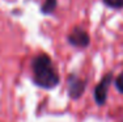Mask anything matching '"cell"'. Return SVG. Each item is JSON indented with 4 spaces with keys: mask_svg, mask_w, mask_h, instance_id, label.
<instances>
[{
    "mask_svg": "<svg viewBox=\"0 0 123 122\" xmlns=\"http://www.w3.org/2000/svg\"><path fill=\"white\" fill-rule=\"evenodd\" d=\"M113 81V75L111 72H109L107 75H105L101 79V81L97 84V87L94 88V100L98 105H104L106 103V97H107V91L109 87Z\"/></svg>",
    "mask_w": 123,
    "mask_h": 122,
    "instance_id": "obj_2",
    "label": "cell"
},
{
    "mask_svg": "<svg viewBox=\"0 0 123 122\" xmlns=\"http://www.w3.org/2000/svg\"><path fill=\"white\" fill-rule=\"evenodd\" d=\"M104 1L111 8H123V0H104Z\"/></svg>",
    "mask_w": 123,
    "mask_h": 122,
    "instance_id": "obj_6",
    "label": "cell"
},
{
    "mask_svg": "<svg viewBox=\"0 0 123 122\" xmlns=\"http://www.w3.org/2000/svg\"><path fill=\"white\" fill-rule=\"evenodd\" d=\"M68 41L71 45L77 46V47H86L90 42V38L88 33L81 28H74L68 36Z\"/></svg>",
    "mask_w": 123,
    "mask_h": 122,
    "instance_id": "obj_3",
    "label": "cell"
},
{
    "mask_svg": "<svg viewBox=\"0 0 123 122\" xmlns=\"http://www.w3.org/2000/svg\"><path fill=\"white\" fill-rule=\"evenodd\" d=\"M56 7V0H45L42 5V12L43 13H51Z\"/></svg>",
    "mask_w": 123,
    "mask_h": 122,
    "instance_id": "obj_5",
    "label": "cell"
},
{
    "mask_svg": "<svg viewBox=\"0 0 123 122\" xmlns=\"http://www.w3.org/2000/svg\"><path fill=\"white\" fill-rule=\"evenodd\" d=\"M115 87L121 93H123V72L121 75H118V77L115 79Z\"/></svg>",
    "mask_w": 123,
    "mask_h": 122,
    "instance_id": "obj_7",
    "label": "cell"
},
{
    "mask_svg": "<svg viewBox=\"0 0 123 122\" xmlns=\"http://www.w3.org/2000/svg\"><path fill=\"white\" fill-rule=\"evenodd\" d=\"M85 91V81H83L76 75L68 76V95L72 98H79Z\"/></svg>",
    "mask_w": 123,
    "mask_h": 122,
    "instance_id": "obj_4",
    "label": "cell"
},
{
    "mask_svg": "<svg viewBox=\"0 0 123 122\" xmlns=\"http://www.w3.org/2000/svg\"><path fill=\"white\" fill-rule=\"evenodd\" d=\"M31 70H33V80L37 85L50 89L55 88L59 84V75L49 55L41 54L34 58L31 63Z\"/></svg>",
    "mask_w": 123,
    "mask_h": 122,
    "instance_id": "obj_1",
    "label": "cell"
}]
</instances>
